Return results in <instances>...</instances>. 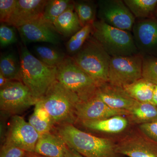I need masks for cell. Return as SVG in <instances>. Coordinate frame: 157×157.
Segmentation results:
<instances>
[{"instance_id":"cell-1","label":"cell","mask_w":157,"mask_h":157,"mask_svg":"<svg viewBox=\"0 0 157 157\" xmlns=\"http://www.w3.org/2000/svg\"><path fill=\"white\" fill-rule=\"evenodd\" d=\"M56 133L67 146L86 157H120L116 142L109 138L97 137L83 132L71 124L56 126Z\"/></svg>"},{"instance_id":"cell-2","label":"cell","mask_w":157,"mask_h":157,"mask_svg":"<svg viewBox=\"0 0 157 157\" xmlns=\"http://www.w3.org/2000/svg\"><path fill=\"white\" fill-rule=\"evenodd\" d=\"M38 101L48 113L55 126L74 124L77 122L76 107L81 100L57 80Z\"/></svg>"},{"instance_id":"cell-3","label":"cell","mask_w":157,"mask_h":157,"mask_svg":"<svg viewBox=\"0 0 157 157\" xmlns=\"http://www.w3.org/2000/svg\"><path fill=\"white\" fill-rule=\"evenodd\" d=\"M21 80L39 100L56 80L57 67L45 64L33 55L26 45L20 51Z\"/></svg>"},{"instance_id":"cell-4","label":"cell","mask_w":157,"mask_h":157,"mask_svg":"<svg viewBox=\"0 0 157 157\" xmlns=\"http://www.w3.org/2000/svg\"><path fill=\"white\" fill-rule=\"evenodd\" d=\"M71 57L92 78L98 87L108 82L111 57L92 35L81 49Z\"/></svg>"},{"instance_id":"cell-5","label":"cell","mask_w":157,"mask_h":157,"mask_svg":"<svg viewBox=\"0 0 157 157\" xmlns=\"http://www.w3.org/2000/svg\"><path fill=\"white\" fill-rule=\"evenodd\" d=\"M92 25V36L111 57L139 53L132 32L113 27L99 20Z\"/></svg>"},{"instance_id":"cell-6","label":"cell","mask_w":157,"mask_h":157,"mask_svg":"<svg viewBox=\"0 0 157 157\" xmlns=\"http://www.w3.org/2000/svg\"><path fill=\"white\" fill-rule=\"evenodd\" d=\"M56 80L76 94L81 101L94 97L98 90L95 82L71 57H67L57 67Z\"/></svg>"},{"instance_id":"cell-7","label":"cell","mask_w":157,"mask_h":157,"mask_svg":"<svg viewBox=\"0 0 157 157\" xmlns=\"http://www.w3.org/2000/svg\"><path fill=\"white\" fill-rule=\"evenodd\" d=\"M143 56L140 54L112 57L109 63L108 82L123 87L142 78Z\"/></svg>"},{"instance_id":"cell-8","label":"cell","mask_w":157,"mask_h":157,"mask_svg":"<svg viewBox=\"0 0 157 157\" xmlns=\"http://www.w3.org/2000/svg\"><path fill=\"white\" fill-rule=\"evenodd\" d=\"M38 101L21 82L12 81L0 88V109L9 114L18 115Z\"/></svg>"},{"instance_id":"cell-9","label":"cell","mask_w":157,"mask_h":157,"mask_svg":"<svg viewBox=\"0 0 157 157\" xmlns=\"http://www.w3.org/2000/svg\"><path fill=\"white\" fill-rule=\"evenodd\" d=\"M97 17L113 27L132 32L136 18L123 0H99Z\"/></svg>"},{"instance_id":"cell-10","label":"cell","mask_w":157,"mask_h":157,"mask_svg":"<svg viewBox=\"0 0 157 157\" xmlns=\"http://www.w3.org/2000/svg\"><path fill=\"white\" fill-rule=\"evenodd\" d=\"M40 135L22 117L12 116L4 143L11 144L29 153L35 152Z\"/></svg>"},{"instance_id":"cell-11","label":"cell","mask_w":157,"mask_h":157,"mask_svg":"<svg viewBox=\"0 0 157 157\" xmlns=\"http://www.w3.org/2000/svg\"><path fill=\"white\" fill-rule=\"evenodd\" d=\"M116 151L129 157H157V144L139 130L133 131L116 142Z\"/></svg>"},{"instance_id":"cell-12","label":"cell","mask_w":157,"mask_h":157,"mask_svg":"<svg viewBox=\"0 0 157 157\" xmlns=\"http://www.w3.org/2000/svg\"><path fill=\"white\" fill-rule=\"evenodd\" d=\"M132 33L139 53L157 58V18L136 19Z\"/></svg>"},{"instance_id":"cell-13","label":"cell","mask_w":157,"mask_h":157,"mask_svg":"<svg viewBox=\"0 0 157 157\" xmlns=\"http://www.w3.org/2000/svg\"><path fill=\"white\" fill-rule=\"evenodd\" d=\"M16 29L25 45L33 42L56 45L60 42V34L53 25L46 21L42 16Z\"/></svg>"},{"instance_id":"cell-14","label":"cell","mask_w":157,"mask_h":157,"mask_svg":"<svg viewBox=\"0 0 157 157\" xmlns=\"http://www.w3.org/2000/svg\"><path fill=\"white\" fill-rule=\"evenodd\" d=\"M128 114L126 110L111 108L96 96L87 101L80 102L76 109V119L79 123L117 115L127 116Z\"/></svg>"},{"instance_id":"cell-15","label":"cell","mask_w":157,"mask_h":157,"mask_svg":"<svg viewBox=\"0 0 157 157\" xmlns=\"http://www.w3.org/2000/svg\"><path fill=\"white\" fill-rule=\"evenodd\" d=\"M47 0H17L7 24L17 28L42 16Z\"/></svg>"},{"instance_id":"cell-16","label":"cell","mask_w":157,"mask_h":157,"mask_svg":"<svg viewBox=\"0 0 157 157\" xmlns=\"http://www.w3.org/2000/svg\"><path fill=\"white\" fill-rule=\"evenodd\" d=\"M95 96L111 108L128 111L137 102L126 92L123 88L108 82L98 86Z\"/></svg>"},{"instance_id":"cell-17","label":"cell","mask_w":157,"mask_h":157,"mask_svg":"<svg viewBox=\"0 0 157 157\" xmlns=\"http://www.w3.org/2000/svg\"><path fill=\"white\" fill-rule=\"evenodd\" d=\"M131 122L124 116L117 115L103 119L86 121L79 123L82 126L95 132L117 134L125 131Z\"/></svg>"},{"instance_id":"cell-18","label":"cell","mask_w":157,"mask_h":157,"mask_svg":"<svg viewBox=\"0 0 157 157\" xmlns=\"http://www.w3.org/2000/svg\"><path fill=\"white\" fill-rule=\"evenodd\" d=\"M67 146L61 137L51 132L40 135L34 153L46 157H65Z\"/></svg>"},{"instance_id":"cell-19","label":"cell","mask_w":157,"mask_h":157,"mask_svg":"<svg viewBox=\"0 0 157 157\" xmlns=\"http://www.w3.org/2000/svg\"><path fill=\"white\" fill-rule=\"evenodd\" d=\"M53 25L57 32L65 37L72 36L82 28L74 10V4L56 20Z\"/></svg>"},{"instance_id":"cell-20","label":"cell","mask_w":157,"mask_h":157,"mask_svg":"<svg viewBox=\"0 0 157 157\" xmlns=\"http://www.w3.org/2000/svg\"><path fill=\"white\" fill-rule=\"evenodd\" d=\"M155 87L154 84L142 77L123 88L131 98L137 102L153 104Z\"/></svg>"},{"instance_id":"cell-21","label":"cell","mask_w":157,"mask_h":157,"mask_svg":"<svg viewBox=\"0 0 157 157\" xmlns=\"http://www.w3.org/2000/svg\"><path fill=\"white\" fill-rule=\"evenodd\" d=\"M130 122L140 125L157 120V107L152 103L136 102L128 111Z\"/></svg>"},{"instance_id":"cell-22","label":"cell","mask_w":157,"mask_h":157,"mask_svg":"<svg viewBox=\"0 0 157 157\" xmlns=\"http://www.w3.org/2000/svg\"><path fill=\"white\" fill-rule=\"evenodd\" d=\"M0 73L12 81L21 82L20 60L16 54L9 52L2 55Z\"/></svg>"},{"instance_id":"cell-23","label":"cell","mask_w":157,"mask_h":157,"mask_svg":"<svg viewBox=\"0 0 157 157\" xmlns=\"http://www.w3.org/2000/svg\"><path fill=\"white\" fill-rule=\"evenodd\" d=\"M29 123L40 136L51 132L55 126L49 114L39 101L35 105L34 112L29 118Z\"/></svg>"},{"instance_id":"cell-24","label":"cell","mask_w":157,"mask_h":157,"mask_svg":"<svg viewBox=\"0 0 157 157\" xmlns=\"http://www.w3.org/2000/svg\"><path fill=\"white\" fill-rule=\"evenodd\" d=\"M74 10L76 12L82 27L93 25L97 17V2L92 0L73 1Z\"/></svg>"},{"instance_id":"cell-25","label":"cell","mask_w":157,"mask_h":157,"mask_svg":"<svg viewBox=\"0 0 157 157\" xmlns=\"http://www.w3.org/2000/svg\"><path fill=\"white\" fill-rule=\"evenodd\" d=\"M136 19L155 17L157 0H124Z\"/></svg>"},{"instance_id":"cell-26","label":"cell","mask_w":157,"mask_h":157,"mask_svg":"<svg viewBox=\"0 0 157 157\" xmlns=\"http://www.w3.org/2000/svg\"><path fill=\"white\" fill-rule=\"evenodd\" d=\"M34 50L37 58L51 67H57L67 57L60 51L45 45H36Z\"/></svg>"},{"instance_id":"cell-27","label":"cell","mask_w":157,"mask_h":157,"mask_svg":"<svg viewBox=\"0 0 157 157\" xmlns=\"http://www.w3.org/2000/svg\"><path fill=\"white\" fill-rule=\"evenodd\" d=\"M73 4L70 0H49L45 5L42 17L53 25L54 22L65 11Z\"/></svg>"},{"instance_id":"cell-28","label":"cell","mask_w":157,"mask_h":157,"mask_svg":"<svg viewBox=\"0 0 157 157\" xmlns=\"http://www.w3.org/2000/svg\"><path fill=\"white\" fill-rule=\"evenodd\" d=\"M93 31L92 25L83 27L77 33L70 37L66 43L67 52L73 56L82 48L87 39L91 35Z\"/></svg>"},{"instance_id":"cell-29","label":"cell","mask_w":157,"mask_h":157,"mask_svg":"<svg viewBox=\"0 0 157 157\" xmlns=\"http://www.w3.org/2000/svg\"><path fill=\"white\" fill-rule=\"evenodd\" d=\"M142 77L155 85H157V58L143 56Z\"/></svg>"},{"instance_id":"cell-30","label":"cell","mask_w":157,"mask_h":157,"mask_svg":"<svg viewBox=\"0 0 157 157\" xmlns=\"http://www.w3.org/2000/svg\"><path fill=\"white\" fill-rule=\"evenodd\" d=\"M16 28L6 23H1L0 26V45L1 48H6L17 41Z\"/></svg>"},{"instance_id":"cell-31","label":"cell","mask_w":157,"mask_h":157,"mask_svg":"<svg viewBox=\"0 0 157 157\" xmlns=\"http://www.w3.org/2000/svg\"><path fill=\"white\" fill-rule=\"evenodd\" d=\"M17 0H0V20L7 23L14 11Z\"/></svg>"},{"instance_id":"cell-32","label":"cell","mask_w":157,"mask_h":157,"mask_svg":"<svg viewBox=\"0 0 157 157\" xmlns=\"http://www.w3.org/2000/svg\"><path fill=\"white\" fill-rule=\"evenodd\" d=\"M138 130L147 138L157 144V120L138 125Z\"/></svg>"},{"instance_id":"cell-33","label":"cell","mask_w":157,"mask_h":157,"mask_svg":"<svg viewBox=\"0 0 157 157\" xmlns=\"http://www.w3.org/2000/svg\"><path fill=\"white\" fill-rule=\"evenodd\" d=\"M27 153L17 147L4 143L1 148L0 157H24Z\"/></svg>"},{"instance_id":"cell-34","label":"cell","mask_w":157,"mask_h":157,"mask_svg":"<svg viewBox=\"0 0 157 157\" xmlns=\"http://www.w3.org/2000/svg\"><path fill=\"white\" fill-rule=\"evenodd\" d=\"M65 157H86L76 151L75 150L67 146L65 151Z\"/></svg>"},{"instance_id":"cell-35","label":"cell","mask_w":157,"mask_h":157,"mask_svg":"<svg viewBox=\"0 0 157 157\" xmlns=\"http://www.w3.org/2000/svg\"><path fill=\"white\" fill-rule=\"evenodd\" d=\"M12 81L6 78L2 73H0V88L6 86Z\"/></svg>"},{"instance_id":"cell-36","label":"cell","mask_w":157,"mask_h":157,"mask_svg":"<svg viewBox=\"0 0 157 157\" xmlns=\"http://www.w3.org/2000/svg\"><path fill=\"white\" fill-rule=\"evenodd\" d=\"M153 104L157 107V85H155L153 98Z\"/></svg>"},{"instance_id":"cell-37","label":"cell","mask_w":157,"mask_h":157,"mask_svg":"<svg viewBox=\"0 0 157 157\" xmlns=\"http://www.w3.org/2000/svg\"><path fill=\"white\" fill-rule=\"evenodd\" d=\"M24 157H46L40 155L36 154L35 155L33 153H27L26 154Z\"/></svg>"},{"instance_id":"cell-38","label":"cell","mask_w":157,"mask_h":157,"mask_svg":"<svg viewBox=\"0 0 157 157\" xmlns=\"http://www.w3.org/2000/svg\"><path fill=\"white\" fill-rule=\"evenodd\" d=\"M155 17H156L157 18V7L156 10L155 12Z\"/></svg>"}]
</instances>
